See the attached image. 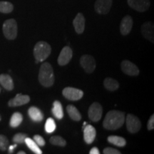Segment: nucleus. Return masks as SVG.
<instances>
[{
  "label": "nucleus",
  "mask_w": 154,
  "mask_h": 154,
  "mask_svg": "<svg viewBox=\"0 0 154 154\" xmlns=\"http://www.w3.org/2000/svg\"><path fill=\"white\" fill-rule=\"evenodd\" d=\"M112 6V0H96L94 9L99 14H107Z\"/></svg>",
  "instance_id": "9d476101"
},
{
  "label": "nucleus",
  "mask_w": 154,
  "mask_h": 154,
  "mask_svg": "<svg viewBox=\"0 0 154 154\" xmlns=\"http://www.w3.org/2000/svg\"><path fill=\"white\" fill-rule=\"evenodd\" d=\"M26 153H25L24 151H19L18 152V154H25Z\"/></svg>",
  "instance_id": "c9c22d12"
},
{
  "label": "nucleus",
  "mask_w": 154,
  "mask_h": 154,
  "mask_svg": "<svg viewBox=\"0 0 154 154\" xmlns=\"http://www.w3.org/2000/svg\"><path fill=\"white\" fill-rule=\"evenodd\" d=\"M9 147V140L4 135H0V150L7 151Z\"/></svg>",
  "instance_id": "c756f323"
},
{
  "label": "nucleus",
  "mask_w": 154,
  "mask_h": 154,
  "mask_svg": "<svg viewBox=\"0 0 154 154\" xmlns=\"http://www.w3.org/2000/svg\"><path fill=\"white\" fill-rule=\"evenodd\" d=\"M34 140L36 142V143L39 146H45V140L44 139L43 137H42L39 135H35L34 136Z\"/></svg>",
  "instance_id": "7c9ffc66"
},
{
  "label": "nucleus",
  "mask_w": 154,
  "mask_h": 154,
  "mask_svg": "<svg viewBox=\"0 0 154 154\" xmlns=\"http://www.w3.org/2000/svg\"><path fill=\"white\" fill-rule=\"evenodd\" d=\"M133 24H134V21L131 17L129 15L124 17L121 20L120 24L121 34L124 36L128 35L132 29Z\"/></svg>",
  "instance_id": "ddd939ff"
},
{
  "label": "nucleus",
  "mask_w": 154,
  "mask_h": 154,
  "mask_svg": "<svg viewBox=\"0 0 154 154\" xmlns=\"http://www.w3.org/2000/svg\"><path fill=\"white\" fill-rule=\"evenodd\" d=\"M30 101V97L28 95H22V94H17L14 99L9 100L8 105L10 107L20 106L28 103Z\"/></svg>",
  "instance_id": "2eb2a0df"
},
{
  "label": "nucleus",
  "mask_w": 154,
  "mask_h": 154,
  "mask_svg": "<svg viewBox=\"0 0 154 154\" xmlns=\"http://www.w3.org/2000/svg\"><path fill=\"white\" fill-rule=\"evenodd\" d=\"M86 122H84V126H83V128H84V127L86 126Z\"/></svg>",
  "instance_id": "e433bc0d"
},
{
  "label": "nucleus",
  "mask_w": 154,
  "mask_h": 154,
  "mask_svg": "<svg viewBox=\"0 0 154 154\" xmlns=\"http://www.w3.org/2000/svg\"><path fill=\"white\" fill-rule=\"evenodd\" d=\"M89 153L90 154H99L100 151H99V150L98 149V148L94 147V148H92V149H91V151H89Z\"/></svg>",
  "instance_id": "72a5a7b5"
},
{
  "label": "nucleus",
  "mask_w": 154,
  "mask_h": 154,
  "mask_svg": "<svg viewBox=\"0 0 154 154\" xmlns=\"http://www.w3.org/2000/svg\"><path fill=\"white\" fill-rule=\"evenodd\" d=\"M14 9V5L9 2L0 1V12L4 14L11 13Z\"/></svg>",
  "instance_id": "a878e982"
},
{
  "label": "nucleus",
  "mask_w": 154,
  "mask_h": 154,
  "mask_svg": "<svg viewBox=\"0 0 154 154\" xmlns=\"http://www.w3.org/2000/svg\"><path fill=\"white\" fill-rule=\"evenodd\" d=\"M0 92H1V88H0Z\"/></svg>",
  "instance_id": "58836bf2"
},
{
  "label": "nucleus",
  "mask_w": 154,
  "mask_h": 154,
  "mask_svg": "<svg viewBox=\"0 0 154 154\" xmlns=\"http://www.w3.org/2000/svg\"><path fill=\"white\" fill-rule=\"evenodd\" d=\"M107 140L109 143L118 147H124L126 144V139L118 136H110L108 137Z\"/></svg>",
  "instance_id": "5701e85b"
},
{
  "label": "nucleus",
  "mask_w": 154,
  "mask_h": 154,
  "mask_svg": "<svg viewBox=\"0 0 154 154\" xmlns=\"http://www.w3.org/2000/svg\"><path fill=\"white\" fill-rule=\"evenodd\" d=\"M24 143L26 144V146H28L29 149L32 151H33L34 153H36V154H42V150L39 149L38 146L36 143V142L34 141V140H32V138L26 137V139H25Z\"/></svg>",
  "instance_id": "393cba45"
},
{
  "label": "nucleus",
  "mask_w": 154,
  "mask_h": 154,
  "mask_svg": "<svg viewBox=\"0 0 154 154\" xmlns=\"http://www.w3.org/2000/svg\"><path fill=\"white\" fill-rule=\"evenodd\" d=\"M53 115L57 119H62L63 117V107L61 102L59 101H55L53 103V108L51 109Z\"/></svg>",
  "instance_id": "4be33fe9"
},
{
  "label": "nucleus",
  "mask_w": 154,
  "mask_h": 154,
  "mask_svg": "<svg viewBox=\"0 0 154 154\" xmlns=\"http://www.w3.org/2000/svg\"><path fill=\"white\" fill-rule=\"evenodd\" d=\"M67 113L71 119L75 121H79L82 119V115L74 106L69 105L66 107Z\"/></svg>",
  "instance_id": "412c9836"
},
{
  "label": "nucleus",
  "mask_w": 154,
  "mask_h": 154,
  "mask_svg": "<svg viewBox=\"0 0 154 154\" xmlns=\"http://www.w3.org/2000/svg\"><path fill=\"white\" fill-rule=\"evenodd\" d=\"M73 56L72 49L69 47H64L58 57V63L60 66H65L69 63Z\"/></svg>",
  "instance_id": "f8f14e48"
},
{
  "label": "nucleus",
  "mask_w": 154,
  "mask_h": 154,
  "mask_svg": "<svg viewBox=\"0 0 154 154\" xmlns=\"http://www.w3.org/2000/svg\"><path fill=\"white\" fill-rule=\"evenodd\" d=\"M0 84L8 91H11L14 88V82L11 77L8 74L0 75Z\"/></svg>",
  "instance_id": "6ab92c4d"
},
{
  "label": "nucleus",
  "mask_w": 154,
  "mask_h": 154,
  "mask_svg": "<svg viewBox=\"0 0 154 154\" xmlns=\"http://www.w3.org/2000/svg\"><path fill=\"white\" fill-rule=\"evenodd\" d=\"M127 2L131 8L139 12L147 11L151 6L150 0H127Z\"/></svg>",
  "instance_id": "1a4fd4ad"
},
{
  "label": "nucleus",
  "mask_w": 154,
  "mask_h": 154,
  "mask_svg": "<svg viewBox=\"0 0 154 154\" xmlns=\"http://www.w3.org/2000/svg\"><path fill=\"white\" fill-rule=\"evenodd\" d=\"M121 68L122 72L125 74L128 75V76H136L139 74V69L136 64L131 62L130 61L124 60L121 63Z\"/></svg>",
  "instance_id": "9b49d317"
},
{
  "label": "nucleus",
  "mask_w": 154,
  "mask_h": 154,
  "mask_svg": "<svg viewBox=\"0 0 154 154\" xmlns=\"http://www.w3.org/2000/svg\"><path fill=\"white\" fill-rule=\"evenodd\" d=\"M125 113L120 111H109L103 120V126L107 130H116L124 124Z\"/></svg>",
  "instance_id": "f257e3e1"
},
{
  "label": "nucleus",
  "mask_w": 154,
  "mask_h": 154,
  "mask_svg": "<svg viewBox=\"0 0 154 154\" xmlns=\"http://www.w3.org/2000/svg\"><path fill=\"white\" fill-rule=\"evenodd\" d=\"M22 121H23V116L22 113L16 112L13 113V115L11 116L9 124H10V126L11 128H17V127L20 126V124H22Z\"/></svg>",
  "instance_id": "b1692460"
},
{
  "label": "nucleus",
  "mask_w": 154,
  "mask_h": 154,
  "mask_svg": "<svg viewBox=\"0 0 154 154\" xmlns=\"http://www.w3.org/2000/svg\"><path fill=\"white\" fill-rule=\"evenodd\" d=\"M147 128L149 131H151L154 129V115L153 114L150 117L149 121H148Z\"/></svg>",
  "instance_id": "473e14b6"
},
{
  "label": "nucleus",
  "mask_w": 154,
  "mask_h": 154,
  "mask_svg": "<svg viewBox=\"0 0 154 154\" xmlns=\"http://www.w3.org/2000/svg\"><path fill=\"white\" fill-rule=\"evenodd\" d=\"M17 143L14 144V145H11V146H9V153H12L13 151H14V150L16 149L17 148Z\"/></svg>",
  "instance_id": "f704fd0d"
},
{
  "label": "nucleus",
  "mask_w": 154,
  "mask_h": 154,
  "mask_svg": "<svg viewBox=\"0 0 154 154\" xmlns=\"http://www.w3.org/2000/svg\"><path fill=\"white\" fill-rule=\"evenodd\" d=\"M51 52V47L47 42H38L34 48V56L36 59V63L42 62L49 57Z\"/></svg>",
  "instance_id": "7ed1b4c3"
},
{
  "label": "nucleus",
  "mask_w": 154,
  "mask_h": 154,
  "mask_svg": "<svg viewBox=\"0 0 154 154\" xmlns=\"http://www.w3.org/2000/svg\"><path fill=\"white\" fill-rule=\"evenodd\" d=\"M26 137H27L26 134H22V133H19V134L14 135V136L13 137V141L17 144L24 143Z\"/></svg>",
  "instance_id": "c85d7f7f"
},
{
  "label": "nucleus",
  "mask_w": 154,
  "mask_h": 154,
  "mask_svg": "<svg viewBox=\"0 0 154 154\" xmlns=\"http://www.w3.org/2000/svg\"><path fill=\"white\" fill-rule=\"evenodd\" d=\"M1 120H2V116H1V115H0V121H1Z\"/></svg>",
  "instance_id": "4c0bfd02"
},
{
  "label": "nucleus",
  "mask_w": 154,
  "mask_h": 154,
  "mask_svg": "<svg viewBox=\"0 0 154 154\" xmlns=\"http://www.w3.org/2000/svg\"><path fill=\"white\" fill-rule=\"evenodd\" d=\"M102 113H103V109L101 105L98 102H94L92 103L88 111V117L94 122H98L101 120Z\"/></svg>",
  "instance_id": "423d86ee"
},
{
  "label": "nucleus",
  "mask_w": 154,
  "mask_h": 154,
  "mask_svg": "<svg viewBox=\"0 0 154 154\" xmlns=\"http://www.w3.org/2000/svg\"><path fill=\"white\" fill-rule=\"evenodd\" d=\"M62 94L65 98L70 101H79L84 96V92L79 88L66 87L63 88Z\"/></svg>",
  "instance_id": "6e6552de"
},
{
  "label": "nucleus",
  "mask_w": 154,
  "mask_h": 154,
  "mask_svg": "<svg viewBox=\"0 0 154 154\" xmlns=\"http://www.w3.org/2000/svg\"><path fill=\"white\" fill-rule=\"evenodd\" d=\"M80 64L86 73H92L96 69V61L91 55H83L80 59Z\"/></svg>",
  "instance_id": "0eeeda50"
},
{
  "label": "nucleus",
  "mask_w": 154,
  "mask_h": 154,
  "mask_svg": "<svg viewBox=\"0 0 154 154\" xmlns=\"http://www.w3.org/2000/svg\"><path fill=\"white\" fill-rule=\"evenodd\" d=\"M103 153L104 154H121V153L117 149H113V148L108 147L103 149Z\"/></svg>",
  "instance_id": "2f4dec72"
},
{
  "label": "nucleus",
  "mask_w": 154,
  "mask_h": 154,
  "mask_svg": "<svg viewBox=\"0 0 154 154\" xmlns=\"http://www.w3.org/2000/svg\"><path fill=\"white\" fill-rule=\"evenodd\" d=\"M73 25L77 34H82L85 29V17L82 13H78L73 21Z\"/></svg>",
  "instance_id": "f3484780"
},
{
  "label": "nucleus",
  "mask_w": 154,
  "mask_h": 154,
  "mask_svg": "<svg viewBox=\"0 0 154 154\" xmlns=\"http://www.w3.org/2000/svg\"><path fill=\"white\" fill-rule=\"evenodd\" d=\"M56 130V124L53 119L49 118L46 121L45 131L48 134H51Z\"/></svg>",
  "instance_id": "cd10ccee"
},
{
  "label": "nucleus",
  "mask_w": 154,
  "mask_h": 154,
  "mask_svg": "<svg viewBox=\"0 0 154 154\" xmlns=\"http://www.w3.org/2000/svg\"><path fill=\"white\" fill-rule=\"evenodd\" d=\"M141 33L143 37L150 42H154V25L153 22H147L143 23L141 26Z\"/></svg>",
  "instance_id": "4468645a"
},
{
  "label": "nucleus",
  "mask_w": 154,
  "mask_h": 154,
  "mask_svg": "<svg viewBox=\"0 0 154 154\" xmlns=\"http://www.w3.org/2000/svg\"><path fill=\"white\" fill-rule=\"evenodd\" d=\"M50 143H51L52 145L54 146H61V147H63L66 145V140H64V138L59 136H54L51 137L49 140Z\"/></svg>",
  "instance_id": "bb28decb"
},
{
  "label": "nucleus",
  "mask_w": 154,
  "mask_h": 154,
  "mask_svg": "<svg viewBox=\"0 0 154 154\" xmlns=\"http://www.w3.org/2000/svg\"><path fill=\"white\" fill-rule=\"evenodd\" d=\"M103 86L107 90L111 91H116L119 88V82L116 80H115L114 79L110 78V77L105 79L104 81H103Z\"/></svg>",
  "instance_id": "aec40b11"
},
{
  "label": "nucleus",
  "mask_w": 154,
  "mask_h": 154,
  "mask_svg": "<svg viewBox=\"0 0 154 154\" xmlns=\"http://www.w3.org/2000/svg\"><path fill=\"white\" fill-rule=\"evenodd\" d=\"M126 127L127 130L131 134H136L139 131L141 128V123L136 116L133 114H128L126 117Z\"/></svg>",
  "instance_id": "39448f33"
},
{
  "label": "nucleus",
  "mask_w": 154,
  "mask_h": 154,
  "mask_svg": "<svg viewBox=\"0 0 154 154\" xmlns=\"http://www.w3.org/2000/svg\"><path fill=\"white\" fill-rule=\"evenodd\" d=\"M55 80L53 67L48 62H44L40 67L38 72V81L44 87H50L54 84Z\"/></svg>",
  "instance_id": "f03ea898"
},
{
  "label": "nucleus",
  "mask_w": 154,
  "mask_h": 154,
  "mask_svg": "<svg viewBox=\"0 0 154 154\" xmlns=\"http://www.w3.org/2000/svg\"><path fill=\"white\" fill-rule=\"evenodd\" d=\"M3 34L7 39L14 40L16 38L18 32L17 23L14 19H9L6 20L2 26Z\"/></svg>",
  "instance_id": "20e7f679"
},
{
  "label": "nucleus",
  "mask_w": 154,
  "mask_h": 154,
  "mask_svg": "<svg viewBox=\"0 0 154 154\" xmlns=\"http://www.w3.org/2000/svg\"><path fill=\"white\" fill-rule=\"evenodd\" d=\"M28 114L30 119H32L34 122H42L44 119V114L37 107L32 106L29 109Z\"/></svg>",
  "instance_id": "a211bd4d"
},
{
  "label": "nucleus",
  "mask_w": 154,
  "mask_h": 154,
  "mask_svg": "<svg viewBox=\"0 0 154 154\" xmlns=\"http://www.w3.org/2000/svg\"><path fill=\"white\" fill-rule=\"evenodd\" d=\"M84 131V141L87 144H91L95 140L96 131L95 128L91 125H86V126L83 128Z\"/></svg>",
  "instance_id": "dca6fc26"
}]
</instances>
